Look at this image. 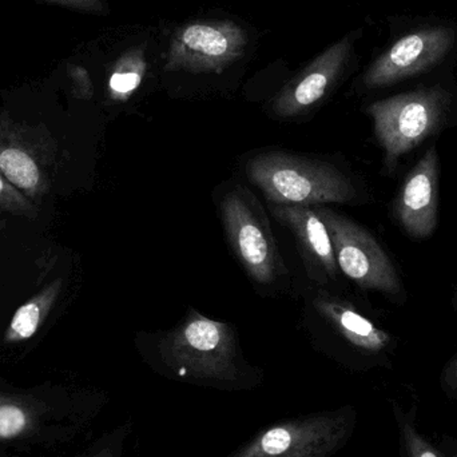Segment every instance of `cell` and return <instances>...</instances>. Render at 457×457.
Segmentation results:
<instances>
[{
	"mask_svg": "<svg viewBox=\"0 0 457 457\" xmlns=\"http://www.w3.org/2000/svg\"><path fill=\"white\" fill-rule=\"evenodd\" d=\"M456 35L445 26L426 27L397 39L364 75L367 88L388 87L418 77L439 64L455 46Z\"/></svg>",
	"mask_w": 457,
	"mask_h": 457,
	"instance_id": "8992f818",
	"label": "cell"
},
{
	"mask_svg": "<svg viewBox=\"0 0 457 457\" xmlns=\"http://www.w3.org/2000/svg\"><path fill=\"white\" fill-rule=\"evenodd\" d=\"M450 104V93L440 86H432L397 94L368 106L376 138L383 147L386 171L395 170L404 155L442 129Z\"/></svg>",
	"mask_w": 457,
	"mask_h": 457,
	"instance_id": "7a4b0ae2",
	"label": "cell"
},
{
	"mask_svg": "<svg viewBox=\"0 0 457 457\" xmlns=\"http://www.w3.org/2000/svg\"><path fill=\"white\" fill-rule=\"evenodd\" d=\"M395 416L399 426L402 457H445L428 437L419 431L415 421V408L404 411L396 404Z\"/></svg>",
	"mask_w": 457,
	"mask_h": 457,
	"instance_id": "4fadbf2b",
	"label": "cell"
},
{
	"mask_svg": "<svg viewBox=\"0 0 457 457\" xmlns=\"http://www.w3.org/2000/svg\"><path fill=\"white\" fill-rule=\"evenodd\" d=\"M247 43L246 29L234 21H192L174 32L165 70L220 74L245 55Z\"/></svg>",
	"mask_w": 457,
	"mask_h": 457,
	"instance_id": "5b68a950",
	"label": "cell"
},
{
	"mask_svg": "<svg viewBox=\"0 0 457 457\" xmlns=\"http://www.w3.org/2000/svg\"><path fill=\"white\" fill-rule=\"evenodd\" d=\"M2 190H3V182H2V179H0V193H2Z\"/></svg>",
	"mask_w": 457,
	"mask_h": 457,
	"instance_id": "ffe728a7",
	"label": "cell"
},
{
	"mask_svg": "<svg viewBox=\"0 0 457 457\" xmlns=\"http://www.w3.org/2000/svg\"><path fill=\"white\" fill-rule=\"evenodd\" d=\"M231 344L233 335L228 324L214 321L195 312H192L184 324L169 337V345L179 359L205 360L208 364L212 360L220 362L228 356Z\"/></svg>",
	"mask_w": 457,
	"mask_h": 457,
	"instance_id": "8fae6325",
	"label": "cell"
},
{
	"mask_svg": "<svg viewBox=\"0 0 457 457\" xmlns=\"http://www.w3.org/2000/svg\"><path fill=\"white\" fill-rule=\"evenodd\" d=\"M457 457V456H456Z\"/></svg>",
	"mask_w": 457,
	"mask_h": 457,
	"instance_id": "44dd1931",
	"label": "cell"
},
{
	"mask_svg": "<svg viewBox=\"0 0 457 457\" xmlns=\"http://www.w3.org/2000/svg\"><path fill=\"white\" fill-rule=\"evenodd\" d=\"M440 160L435 146L411 169L394 203L400 227L413 239H427L439 224Z\"/></svg>",
	"mask_w": 457,
	"mask_h": 457,
	"instance_id": "52a82bcc",
	"label": "cell"
},
{
	"mask_svg": "<svg viewBox=\"0 0 457 457\" xmlns=\"http://www.w3.org/2000/svg\"><path fill=\"white\" fill-rule=\"evenodd\" d=\"M440 386L448 399H457V352L453 359L445 364L440 376Z\"/></svg>",
	"mask_w": 457,
	"mask_h": 457,
	"instance_id": "ac0fdd59",
	"label": "cell"
},
{
	"mask_svg": "<svg viewBox=\"0 0 457 457\" xmlns=\"http://www.w3.org/2000/svg\"><path fill=\"white\" fill-rule=\"evenodd\" d=\"M29 415L13 403L0 402V439H13L29 428Z\"/></svg>",
	"mask_w": 457,
	"mask_h": 457,
	"instance_id": "9a60e30c",
	"label": "cell"
},
{
	"mask_svg": "<svg viewBox=\"0 0 457 457\" xmlns=\"http://www.w3.org/2000/svg\"><path fill=\"white\" fill-rule=\"evenodd\" d=\"M228 242L247 276L273 284L284 271L268 219L254 195L242 185L231 187L220 203Z\"/></svg>",
	"mask_w": 457,
	"mask_h": 457,
	"instance_id": "3957f363",
	"label": "cell"
},
{
	"mask_svg": "<svg viewBox=\"0 0 457 457\" xmlns=\"http://www.w3.org/2000/svg\"><path fill=\"white\" fill-rule=\"evenodd\" d=\"M352 45L351 37H346L317 56L277 96L274 112L282 118L297 117L316 106L340 77L351 55Z\"/></svg>",
	"mask_w": 457,
	"mask_h": 457,
	"instance_id": "ba28073f",
	"label": "cell"
},
{
	"mask_svg": "<svg viewBox=\"0 0 457 457\" xmlns=\"http://www.w3.org/2000/svg\"><path fill=\"white\" fill-rule=\"evenodd\" d=\"M330 236L338 270L361 289L402 295V279L378 239L361 225L324 206H313Z\"/></svg>",
	"mask_w": 457,
	"mask_h": 457,
	"instance_id": "277c9868",
	"label": "cell"
},
{
	"mask_svg": "<svg viewBox=\"0 0 457 457\" xmlns=\"http://www.w3.org/2000/svg\"><path fill=\"white\" fill-rule=\"evenodd\" d=\"M45 2L63 5L72 10L85 11V12L101 13L104 11L102 0H45Z\"/></svg>",
	"mask_w": 457,
	"mask_h": 457,
	"instance_id": "d6986e66",
	"label": "cell"
},
{
	"mask_svg": "<svg viewBox=\"0 0 457 457\" xmlns=\"http://www.w3.org/2000/svg\"><path fill=\"white\" fill-rule=\"evenodd\" d=\"M40 321V309L37 303L21 306L11 322V330L19 338H29L35 335Z\"/></svg>",
	"mask_w": 457,
	"mask_h": 457,
	"instance_id": "2e32d148",
	"label": "cell"
},
{
	"mask_svg": "<svg viewBox=\"0 0 457 457\" xmlns=\"http://www.w3.org/2000/svg\"><path fill=\"white\" fill-rule=\"evenodd\" d=\"M292 445V436L285 428L270 429L261 440V448L268 455H281Z\"/></svg>",
	"mask_w": 457,
	"mask_h": 457,
	"instance_id": "e0dca14e",
	"label": "cell"
},
{
	"mask_svg": "<svg viewBox=\"0 0 457 457\" xmlns=\"http://www.w3.org/2000/svg\"><path fill=\"white\" fill-rule=\"evenodd\" d=\"M246 176L274 205L319 206L357 198L353 182L330 163L284 152L260 153L246 163Z\"/></svg>",
	"mask_w": 457,
	"mask_h": 457,
	"instance_id": "6da1fadb",
	"label": "cell"
},
{
	"mask_svg": "<svg viewBox=\"0 0 457 457\" xmlns=\"http://www.w3.org/2000/svg\"><path fill=\"white\" fill-rule=\"evenodd\" d=\"M314 308L325 321L335 328L336 332L365 353L380 356L394 345V338L388 332L341 298L319 295L314 298Z\"/></svg>",
	"mask_w": 457,
	"mask_h": 457,
	"instance_id": "30bf717a",
	"label": "cell"
},
{
	"mask_svg": "<svg viewBox=\"0 0 457 457\" xmlns=\"http://www.w3.org/2000/svg\"><path fill=\"white\" fill-rule=\"evenodd\" d=\"M0 169L10 181L23 189H32L39 181V170L34 161L18 149H7L0 154Z\"/></svg>",
	"mask_w": 457,
	"mask_h": 457,
	"instance_id": "5bb4252c",
	"label": "cell"
},
{
	"mask_svg": "<svg viewBox=\"0 0 457 457\" xmlns=\"http://www.w3.org/2000/svg\"><path fill=\"white\" fill-rule=\"evenodd\" d=\"M146 54L142 47L131 48L118 59L109 79V91L115 101H128L146 75Z\"/></svg>",
	"mask_w": 457,
	"mask_h": 457,
	"instance_id": "7c38bea8",
	"label": "cell"
},
{
	"mask_svg": "<svg viewBox=\"0 0 457 457\" xmlns=\"http://www.w3.org/2000/svg\"><path fill=\"white\" fill-rule=\"evenodd\" d=\"M274 219L295 236L313 281L327 282L337 277L338 266L329 233L313 206L274 205L269 204Z\"/></svg>",
	"mask_w": 457,
	"mask_h": 457,
	"instance_id": "9c48e42d",
	"label": "cell"
}]
</instances>
